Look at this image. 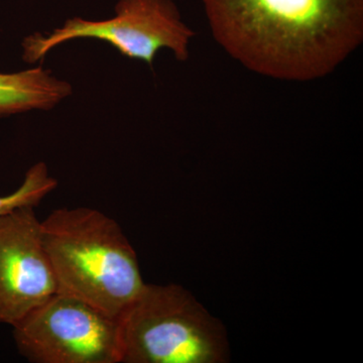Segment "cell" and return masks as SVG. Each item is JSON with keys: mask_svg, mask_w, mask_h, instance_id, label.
Wrapping results in <instances>:
<instances>
[{"mask_svg": "<svg viewBox=\"0 0 363 363\" xmlns=\"http://www.w3.org/2000/svg\"><path fill=\"white\" fill-rule=\"evenodd\" d=\"M212 35L248 70L317 80L363 42V0H202Z\"/></svg>", "mask_w": 363, "mask_h": 363, "instance_id": "1", "label": "cell"}, {"mask_svg": "<svg viewBox=\"0 0 363 363\" xmlns=\"http://www.w3.org/2000/svg\"><path fill=\"white\" fill-rule=\"evenodd\" d=\"M40 225L57 293L119 319L145 285L119 224L94 208L76 207L54 210Z\"/></svg>", "mask_w": 363, "mask_h": 363, "instance_id": "2", "label": "cell"}, {"mask_svg": "<svg viewBox=\"0 0 363 363\" xmlns=\"http://www.w3.org/2000/svg\"><path fill=\"white\" fill-rule=\"evenodd\" d=\"M121 363H218L223 328L183 286H145L119 317Z\"/></svg>", "mask_w": 363, "mask_h": 363, "instance_id": "3", "label": "cell"}, {"mask_svg": "<svg viewBox=\"0 0 363 363\" xmlns=\"http://www.w3.org/2000/svg\"><path fill=\"white\" fill-rule=\"evenodd\" d=\"M116 13L106 21L70 18L47 35H28L23 42V61L35 63L57 45L76 39L104 40L123 56L145 62L150 68L157 52L164 48L178 61H187L195 33L182 21L172 0H119Z\"/></svg>", "mask_w": 363, "mask_h": 363, "instance_id": "4", "label": "cell"}, {"mask_svg": "<svg viewBox=\"0 0 363 363\" xmlns=\"http://www.w3.org/2000/svg\"><path fill=\"white\" fill-rule=\"evenodd\" d=\"M13 329L30 362H121L118 319L71 296L54 294Z\"/></svg>", "mask_w": 363, "mask_h": 363, "instance_id": "5", "label": "cell"}, {"mask_svg": "<svg viewBox=\"0 0 363 363\" xmlns=\"http://www.w3.org/2000/svg\"><path fill=\"white\" fill-rule=\"evenodd\" d=\"M56 293L35 207L0 216V324L13 327Z\"/></svg>", "mask_w": 363, "mask_h": 363, "instance_id": "6", "label": "cell"}, {"mask_svg": "<svg viewBox=\"0 0 363 363\" xmlns=\"http://www.w3.org/2000/svg\"><path fill=\"white\" fill-rule=\"evenodd\" d=\"M73 92L42 67L18 73H0V117L30 111H50Z\"/></svg>", "mask_w": 363, "mask_h": 363, "instance_id": "7", "label": "cell"}, {"mask_svg": "<svg viewBox=\"0 0 363 363\" xmlns=\"http://www.w3.org/2000/svg\"><path fill=\"white\" fill-rule=\"evenodd\" d=\"M57 186L58 181L50 176L45 162L33 164L26 172L21 187L11 194L0 197V216L18 208L39 206Z\"/></svg>", "mask_w": 363, "mask_h": 363, "instance_id": "8", "label": "cell"}]
</instances>
